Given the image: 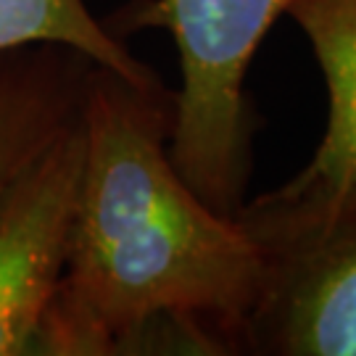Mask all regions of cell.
Instances as JSON below:
<instances>
[{"mask_svg":"<svg viewBox=\"0 0 356 356\" xmlns=\"http://www.w3.org/2000/svg\"><path fill=\"white\" fill-rule=\"evenodd\" d=\"M175 92L92 64L82 95L85 161L64 280L32 354L161 351L188 322L229 354L256 296L261 256L235 216L216 214L169 159Z\"/></svg>","mask_w":356,"mask_h":356,"instance_id":"obj_1","label":"cell"},{"mask_svg":"<svg viewBox=\"0 0 356 356\" xmlns=\"http://www.w3.org/2000/svg\"><path fill=\"white\" fill-rule=\"evenodd\" d=\"M293 0H132L106 19L124 38L166 29L179 53L169 159L193 193L222 216L245 201L254 114L245 74L269 26Z\"/></svg>","mask_w":356,"mask_h":356,"instance_id":"obj_2","label":"cell"},{"mask_svg":"<svg viewBox=\"0 0 356 356\" xmlns=\"http://www.w3.org/2000/svg\"><path fill=\"white\" fill-rule=\"evenodd\" d=\"M235 222L261 256L256 296L229 354L356 356V185H282Z\"/></svg>","mask_w":356,"mask_h":356,"instance_id":"obj_3","label":"cell"},{"mask_svg":"<svg viewBox=\"0 0 356 356\" xmlns=\"http://www.w3.org/2000/svg\"><path fill=\"white\" fill-rule=\"evenodd\" d=\"M82 161L85 132L76 116L0 198V356L32 354L64 280Z\"/></svg>","mask_w":356,"mask_h":356,"instance_id":"obj_4","label":"cell"},{"mask_svg":"<svg viewBox=\"0 0 356 356\" xmlns=\"http://www.w3.org/2000/svg\"><path fill=\"white\" fill-rule=\"evenodd\" d=\"M92 64L58 42L0 53V198L79 116Z\"/></svg>","mask_w":356,"mask_h":356,"instance_id":"obj_5","label":"cell"},{"mask_svg":"<svg viewBox=\"0 0 356 356\" xmlns=\"http://www.w3.org/2000/svg\"><path fill=\"white\" fill-rule=\"evenodd\" d=\"M285 13L309 40L330 98L325 138L288 185L309 191L356 185V0H293Z\"/></svg>","mask_w":356,"mask_h":356,"instance_id":"obj_6","label":"cell"},{"mask_svg":"<svg viewBox=\"0 0 356 356\" xmlns=\"http://www.w3.org/2000/svg\"><path fill=\"white\" fill-rule=\"evenodd\" d=\"M32 42L69 45L140 88L161 85L151 66L90 13L85 0H0V53Z\"/></svg>","mask_w":356,"mask_h":356,"instance_id":"obj_7","label":"cell"}]
</instances>
